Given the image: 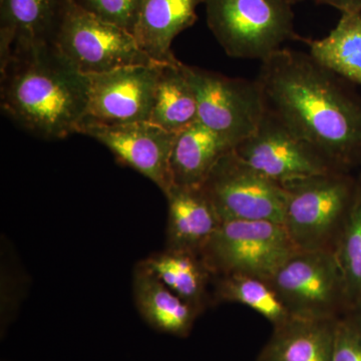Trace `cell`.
<instances>
[{
  "instance_id": "44dd1931",
  "label": "cell",
  "mask_w": 361,
  "mask_h": 361,
  "mask_svg": "<svg viewBox=\"0 0 361 361\" xmlns=\"http://www.w3.org/2000/svg\"><path fill=\"white\" fill-rule=\"evenodd\" d=\"M149 122L176 134L198 122L196 94L180 61L161 68Z\"/></svg>"
},
{
  "instance_id": "7c38bea8",
  "label": "cell",
  "mask_w": 361,
  "mask_h": 361,
  "mask_svg": "<svg viewBox=\"0 0 361 361\" xmlns=\"http://www.w3.org/2000/svg\"><path fill=\"white\" fill-rule=\"evenodd\" d=\"M169 63L123 66L87 78L85 120L128 123L149 120L161 68Z\"/></svg>"
},
{
  "instance_id": "3957f363",
  "label": "cell",
  "mask_w": 361,
  "mask_h": 361,
  "mask_svg": "<svg viewBox=\"0 0 361 361\" xmlns=\"http://www.w3.org/2000/svg\"><path fill=\"white\" fill-rule=\"evenodd\" d=\"M283 226L298 250L336 251L355 195L356 178L332 171L283 184Z\"/></svg>"
},
{
  "instance_id": "6da1fadb",
  "label": "cell",
  "mask_w": 361,
  "mask_h": 361,
  "mask_svg": "<svg viewBox=\"0 0 361 361\" xmlns=\"http://www.w3.org/2000/svg\"><path fill=\"white\" fill-rule=\"evenodd\" d=\"M266 108L342 171L361 165V97L310 54L280 49L261 61Z\"/></svg>"
},
{
  "instance_id": "d6986e66",
  "label": "cell",
  "mask_w": 361,
  "mask_h": 361,
  "mask_svg": "<svg viewBox=\"0 0 361 361\" xmlns=\"http://www.w3.org/2000/svg\"><path fill=\"white\" fill-rule=\"evenodd\" d=\"M232 149L199 121L180 130L171 155L173 185L201 186L217 161Z\"/></svg>"
},
{
  "instance_id": "ba28073f",
  "label": "cell",
  "mask_w": 361,
  "mask_h": 361,
  "mask_svg": "<svg viewBox=\"0 0 361 361\" xmlns=\"http://www.w3.org/2000/svg\"><path fill=\"white\" fill-rule=\"evenodd\" d=\"M183 68L196 94L199 122L233 149L256 132L267 111L257 80L185 63Z\"/></svg>"
},
{
  "instance_id": "603a6c76",
  "label": "cell",
  "mask_w": 361,
  "mask_h": 361,
  "mask_svg": "<svg viewBox=\"0 0 361 361\" xmlns=\"http://www.w3.org/2000/svg\"><path fill=\"white\" fill-rule=\"evenodd\" d=\"M336 254L345 284L348 310L361 294V175L337 241Z\"/></svg>"
},
{
  "instance_id": "8992f818",
  "label": "cell",
  "mask_w": 361,
  "mask_h": 361,
  "mask_svg": "<svg viewBox=\"0 0 361 361\" xmlns=\"http://www.w3.org/2000/svg\"><path fill=\"white\" fill-rule=\"evenodd\" d=\"M54 44L84 75L128 66L159 65L140 49L134 35L66 0Z\"/></svg>"
},
{
  "instance_id": "83f0119b",
  "label": "cell",
  "mask_w": 361,
  "mask_h": 361,
  "mask_svg": "<svg viewBox=\"0 0 361 361\" xmlns=\"http://www.w3.org/2000/svg\"><path fill=\"white\" fill-rule=\"evenodd\" d=\"M287 1H288L289 4H291L292 6H294V4H299V2H302L304 0H287Z\"/></svg>"
},
{
  "instance_id": "52a82bcc",
  "label": "cell",
  "mask_w": 361,
  "mask_h": 361,
  "mask_svg": "<svg viewBox=\"0 0 361 361\" xmlns=\"http://www.w3.org/2000/svg\"><path fill=\"white\" fill-rule=\"evenodd\" d=\"M269 283L294 317L338 319L348 312L345 284L334 251L296 250Z\"/></svg>"
},
{
  "instance_id": "e0dca14e",
  "label": "cell",
  "mask_w": 361,
  "mask_h": 361,
  "mask_svg": "<svg viewBox=\"0 0 361 361\" xmlns=\"http://www.w3.org/2000/svg\"><path fill=\"white\" fill-rule=\"evenodd\" d=\"M336 322L292 316L274 327L256 361H332Z\"/></svg>"
},
{
  "instance_id": "7a4b0ae2",
  "label": "cell",
  "mask_w": 361,
  "mask_h": 361,
  "mask_svg": "<svg viewBox=\"0 0 361 361\" xmlns=\"http://www.w3.org/2000/svg\"><path fill=\"white\" fill-rule=\"evenodd\" d=\"M1 110L35 137L78 134L87 116V78L54 44L14 56L0 66Z\"/></svg>"
},
{
  "instance_id": "9c48e42d",
  "label": "cell",
  "mask_w": 361,
  "mask_h": 361,
  "mask_svg": "<svg viewBox=\"0 0 361 361\" xmlns=\"http://www.w3.org/2000/svg\"><path fill=\"white\" fill-rule=\"evenodd\" d=\"M204 191L222 220L270 221L283 224L286 190L246 163L234 149L214 166Z\"/></svg>"
},
{
  "instance_id": "ac0fdd59",
  "label": "cell",
  "mask_w": 361,
  "mask_h": 361,
  "mask_svg": "<svg viewBox=\"0 0 361 361\" xmlns=\"http://www.w3.org/2000/svg\"><path fill=\"white\" fill-rule=\"evenodd\" d=\"M166 286L202 313L213 303V276L200 255L191 252L165 250L141 261Z\"/></svg>"
},
{
  "instance_id": "4fadbf2b",
  "label": "cell",
  "mask_w": 361,
  "mask_h": 361,
  "mask_svg": "<svg viewBox=\"0 0 361 361\" xmlns=\"http://www.w3.org/2000/svg\"><path fill=\"white\" fill-rule=\"evenodd\" d=\"M66 0H0V66L54 44Z\"/></svg>"
},
{
  "instance_id": "484cf974",
  "label": "cell",
  "mask_w": 361,
  "mask_h": 361,
  "mask_svg": "<svg viewBox=\"0 0 361 361\" xmlns=\"http://www.w3.org/2000/svg\"><path fill=\"white\" fill-rule=\"evenodd\" d=\"M316 4L334 7L343 13H361V0H314Z\"/></svg>"
},
{
  "instance_id": "8fae6325",
  "label": "cell",
  "mask_w": 361,
  "mask_h": 361,
  "mask_svg": "<svg viewBox=\"0 0 361 361\" xmlns=\"http://www.w3.org/2000/svg\"><path fill=\"white\" fill-rule=\"evenodd\" d=\"M78 134L101 142L118 161L152 180L164 195L172 187L170 161L176 133L149 121L103 123L84 120Z\"/></svg>"
},
{
  "instance_id": "d4e9b609",
  "label": "cell",
  "mask_w": 361,
  "mask_h": 361,
  "mask_svg": "<svg viewBox=\"0 0 361 361\" xmlns=\"http://www.w3.org/2000/svg\"><path fill=\"white\" fill-rule=\"evenodd\" d=\"M332 361H361V334L345 316L337 319Z\"/></svg>"
},
{
  "instance_id": "ffe728a7",
  "label": "cell",
  "mask_w": 361,
  "mask_h": 361,
  "mask_svg": "<svg viewBox=\"0 0 361 361\" xmlns=\"http://www.w3.org/2000/svg\"><path fill=\"white\" fill-rule=\"evenodd\" d=\"M319 65L361 85V13H343L336 27L322 39H301Z\"/></svg>"
},
{
  "instance_id": "4316f807",
  "label": "cell",
  "mask_w": 361,
  "mask_h": 361,
  "mask_svg": "<svg viewBox=\"0 0 361 361\" xmlns=\"http://www.w3.org/2000/svg\"><path fill=\"white\" fill-rule=\"evenodd\" d=\"M343 316L348 318L351 324L361 334V294L356 298L355 302L351 304L348 312Z\"/></svg>"
},
{
  "instance_id": "30bf717a",
  "label": "cell",
  "mask_w": 361,
  "mask_h": 361,
  "mask_svg": "<svg viewBox=\"0 0 361 361\" xmlns=\"http://www.w3.org/2000/svg\"><path fill=\"white\" fill-rule=\"evenodd\" d=\"M234 151L252 167L282 185L310 176L342 171L269 111H266L256 132L237 145Z\"/></svg>"
},
{
  "instance_id": "9a60e30c",
  "label": "cell",
  "mask_w": 361,
  "mask_h": 361,
  "mask_svg": "<svg viewBox=\"0 0 361 361\" xmlns=\"http://www.w3.org/2000/svg\"><path fill=\"white\" fill-rule=\"evenodd\" d=\"M204 0H145L133 35L149 58L160 63H176L172 44L197 20Z\"/></svg>"
},
{
  "instance_id": "277c9868",
  "label": "cell",
  "mask_w": 361,
  "mask_h": 361,
  "mask_svg": "<svg viewBox=\"0 0 361 361\" xmlns=\"http://www.w3.org/2000/svg\"><path fill=\"white\" fill-rule=\"evenodd\" d=\"M207 25L227 56L264 61L288 40L301 39L287 0H204Z\"/></svg>"
},
{
  "instance_id": "2e32d148",
  "label": "cell",
  "mask_w": 361,
  "mask_h": 361,
  "mask_svg": "<svg viewBox=\"0 0 361 361\" xmlns=\"http://www.w3.org/2000/svg\"><path fill=\"white\" fill-rule=\"evenodd\" d=\"M133 295L140 315L161 334L185 338L201 311L183 300L141 262L133 273Z\"/></svg>"
},
{
  "instance_id": "5b68a950",
  "label": "cell",
  "mask_w": 361,
  "mask_h": 361,
  "mask_svg": "<svg viewBox=\"0 0 361 361\" xmlns=\"http://www.w3.org/2000/svg\"><path fill=\"white\" fill-rule=\"evenodd\" d=\"M298 249L283 224L270 221H226L200 252L213 277L248 275L269 281Z\"/></svg>"
},
{
  "instance_id": "5bb4252c",
  "label": "cell",
  "mask_w": 361,
  "mask_h": 361,
  "mask_svg": "<svg viewBox=\"0 0 361 361\" xmlns=\"http://www.w3.org/2000/svg\"><path fill=\"white\" fill-rule=\"evenodd\" d=\"M165 197L168 202L165 249L200 255L223 223L208 195L202 186L172 185Z\"/></svg>"
},
{
  "instance_id": "cb8c5ba5",
  "label": "cell",
  "mask_w": 361,
  "mask_h": 361,
  "mask_svg": "<svg viewBox=\"0 0 361 361\" xmlns=\"http://www.w3.org/2000/svg\"><path fill=\"white\" fill-rule=\"evenodd\" d=\"M102 20L120 26L133 35L145 0H75Z\"/></svg>"
},
{
  "instance_id": "7402d4cb",
  "label": "cell",
  "mask_w": 361,
  "mask_h": 361,
  "mask_svg": "<svg viewBox=\"0 0 361 361\" xmlns=\"http://www.w3.org/2000/svg\"><path fill=\"white\" fill-rule=\"evenodd\" d=\"M212 299L215 302L242 304L278 326L291 318L269 281L248 275L213 277Z\"/></svg>"
}]
</instances>
